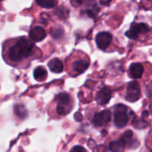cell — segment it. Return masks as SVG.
I'll return each mask as SVG.
<instances>
[{
    "instance_id": "6da1fadb",
    "label": "cell",
    "mask_w": 152,
    "mask_h": 152,
    "mask_svg": "<svg viewBox=\"0 0 152 152\" xmlns=\"http://www.w3.org/2000/svg\"><path fill=\"white\" fill-rule=\"evenodd\" d=\"M40 56V50L27 37H18L6 41L3 48V57L12 66L26 68L34 59Z\"/></svg>"
},
{
    "instance_id": "7a4b0ae2",
    "label": "cell",
    "mask_w": 152,
    "mask_h": 152,
    "mask_svg": "<svg viewBox=\"0 0 152 152\" xmlns=\"http://www.w3.org/2000/svg\"><path fill=\"white\" fill-rule=\"evenodd\" d=\"M90 65V59L87 55L80 51H75L70 57L69 71L71 76L77 77L83 74Z\"/></svg>"
},
{
    "instance_id": "3957f363",
    "label": "cell",
    "mask_w": 152,
    "mask_h": 152,
    "mask_svg": "<svg viewBox=\"0 0 152 152\" xmlns=\"http://www.w3.org/2000/svg\"><path fill=\"white\" fill-rule=\"evenodd\" d=\"M56 102V113L58 116H65L71 111L74 105V102L68 94H59L55 97Z\"/></svg>"
},
{
    "instance_id": "277c9868",
    "label": "cell",
    "mask_w": 152,
    "mask_h": 152,
    "mask_svg": "<svg viewBox=\"0 0 152 152\" xmlns=\"http://www.w3.org/2000/svg\"><path fill=\"white\" fill-rule=\"evenodd\" d=\"M129 108L122 104H118L114 107V125L119 129L125 127L129 122Z\"/></svg>"
},
{
    "instance_id": "5b68a950",
    "label": "cell",
    "mask_w": 152,
    "mask_h": 152,
    "mask_svg": "<svg viewBox=\"0 0 152 152\" xmlns=\"http://www.w3.org/2000/svg\"><path fill=\"white\" fill-rule=\"evenodd\" d=\"M150 31V28L145 23H133L130 29L126 32V37L132 39H137L141 34H147Z\"/></svg>"
},
{
    "instance_id": "8992f818",
    "label": "cell",
    "mask_w": 152,
    "mask_h": 152,
    "mask_svg": "<svg viewBox=\"0 0 152 152\" xmlns=\"http://www.w3.org/2000/svg\"><path fill=\"white\" fill-rule=\"evenodd\" d=\"M141 96L140 86L137 82H131L128 84L126 89V99L130 102L137 101Z\"/></svg>"
},
{
    "instance_id": "52a82bcc",
    "label": "cell",
    "mask_w": 152,
    "mask_h": 152,
    "mask_svg": "<svg viewBox=\"0 0 152 152\" xmlns=\"http://www.w3.org/2000/svg\"><path fill=\"white\" fill-rule=\"evenodd\" d=\"M112 42V35L108 32H99L96 37V43L101 50H105Z\"/></svg>"
},
{
    "instance_id": "ba28073f",
    "label": "cell",
    "mask_w": 152,
    "mask_h": 152,
    "mask_svg": "<svg viewBox=\"0 0 152 152\" xmlns=\"http://www.w3.org/2000/svg\"><path fill=\"white\" fill-rule=\"evenodd\" d=\"M111 119V114L109 110H104L101 112L94 114L93 117V123L96 126H104L108 124Z\"/></svg>"
},
{
    "instance_id": "9c48e42d",
    "label": "cell",
    "mask_w": 152,
    "mask_h": 152,
    "mask_svg": "<svg viewBox=\"0 0 152 152\" xmlns=\"http://www.w3.org/2000/svg\"><path fill=\"white\" fill-rule=\"evenodd\" d=\"M29 37L34 42H40L46 37V33L44 28L40 26H34L29 31Z\"/></svg>"
},
{
    "instance_id": "30bf717a",
    "label": "cell",
    "mask_w": 152,
    "mask_h": 152,
    "mask_svg": "<svg viewBox=\"0 0 152 152\" xmlns=\"http://www.w3.org/2000/svg\"><path fill=\"white\" fill-rule=\"evenodd\" d=\"M111 98V90L108 87H104L99 91L96 95V102L99 105H105Z\"/></svg>"
},
{
    "instance_id": "8fae6325",
    "label": "cell",
    "mask_w": 152,
    "mask_h": 152,
    "mask_svg": "<svg viewBox=\"0 0 152 152\" xmlns=\"http://www.w3.org/2000/svg\"><path fill=\"white\" fill-rule=\"evenodd\" d=\"M144 68L142 64L140 63H133L131 65L129 68L130 75L134 79L140 78L143 74Z\"/></svg>"
},
{
    "instance_id": "7c38bea8",
    "label": "cell",
    "mask_w": 152,
    "mask_h": 152,
    "mask_svg": "<svg viewBox=\"0 0 152 152\" xmlns=\"http://www.w3.org/2000/svg\"><path fill=\"white\" fill-rule=\"evenodd\" d=\"M48 66L52 72L56 73V74H59L63 71V64L62 61L59 60L57 58H54L49 61Z\"/></svg>"
},
{
    "instance_id": "4fadbf2b",
    "label": "cell",
    "mask_w": 152,
    "mask_h": 152,
    "mask_svg": "<svg viewBox=\"0 0 152 152\" xmlns=\"http://www.w3.org/2000/svg\"><path fill=\"white\" fill-rule=\"evenodd\" d=\"M126 142L123 138L117 141H113L110 143L109 149L111 152H123Z\"/></svg>"
},
{
    "instance_id": "5bb4252c",
    "label": "cell",
    "mask_w": 152,
    "mask_h": 152,
    "mask_svg": "<svg viewBox=\"0 0 152 152\" xmlns=\"http://www.w3.org/2000/svg\"><path fill=\"white\" fill-rule=\"evenodd\" d=\"M47 71L43 67L39 66L36 68L34 71V77L37 81L42 82L47 78Z\"/></svg>"
},
{
    "instance_id": "9a60e30c",
    "label": "cell",
    "mask_w": 152,
    "mask_h": 152,
    "mask_svg": "<svg viewBox=\"0 0 152 152\" xmlns=\"http://www.w3.org/2000/svg\"><path fill=\"white\" fill-rule=\"evenodd\" d=\"M14 112L16 116L20 118H25L27 116V111L22 105H16L14 107Z\"/></svg>"
},
{
    "instance_id": "2e32d148",
    "label": "cell",
    "mask_w": 152,
    "mask_h": 152,
    "mask_svg": "<svg viewBox=\"0 0 152 152\" xmlns=\"http://www.w3.org/2000/svg\"><path fill=\"white\" fill-rule=\"evenodd\" d=\"M37 3L42 7L50 8V7H53L55 5L56 1H50V0H45V1H37Z\"/></svg>"
},
{
    "instance_id": "e0dca14e",
    "label": "cell",
    "mask_w": 152,
    "mask_h": 152,
    "mask_svg": "<svg viewBox=\"0 0 152 152\" xmlns=\"http://www.w3.org/2000/svg\"><path fill=\"white\" fill-rule=\"evenodd\" d=\"M91 6V7L90 9H86V13L88 14V16H91V17H94L97 13L99 8H98L97 6H96V4L95 3H94V5L92 4V5Z\"/></svg>"
},
{
    "instance_id": "ac0fdd59",
    "label": "cell",
    "mask_w": 152,
    "mask_h": 152,
    "mask_svg": "<svg viewBox=\"0 0 152 152\" xmlns=\"http://www.w3.org/2000/svg\"><path fill=\"white\" fill-rule=\"evenodd\" d=\"M133 126L134 127L137 128V129H144L147 126V123L142 120H137L133 122Z\"/></svg>"
},
{
    "instance_id": "d6986e66",
    "label": "cell",
    "mask_w": 152,
    "mask_h": 152,
    "mask_svg": "<svg viewBox=\"0 0 152 152\" xmlns=\"http://www.w3.org/2000/svg\"><path fill=\"white\" fill-rule=\"evenodd\" d=\"M70 152H87L86 150L83 147L80 146V145H77V146H74L72 149L71 150Z\"/></svg>"
}]
</instances>
